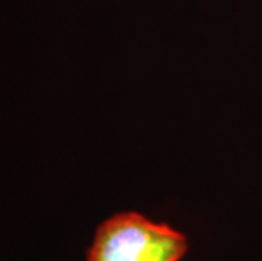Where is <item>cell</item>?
<instances>
[{
	"mask_svg": "<svg viewBox=\"0 0 262 261\" xmlns=\"http://www.w3.org/2000/svg\"><path fill=\"white\" fill-rule=\"evenodd\" d=\"M188 251L183 232L141 214H117L98 226L88 261H181Z\"/></svg>",
	"mask_w": 262,
	"mask_h": 261,
	"instance_id": "1",
	"label": "cell"
}]
</instances>
